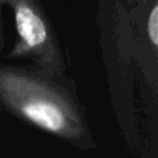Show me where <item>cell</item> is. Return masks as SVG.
<instances>
[{"mask_svg":"<svg viewBox=\"0 0 158 158\" xmlns=\"http://www.w3.org/2000/svg\"><path fill=\"white\" fill-rule=\"evenodd\" d=\"M0 107L68 146L96 147L77 85L67 75L54 77L29 64H0Z\"/></svg>","mask_w":158,"mask_h":158,"instance_id":"cell-1","label":"cell"},{"mask_svg":"<svg viewBox=\"0 0 158 158\" xmlns=\"http://www.w3.org/2000/svg\"><path fill=\"white\" fill-rule=\"evenodd\" d=\"M4 4L13 11L18 38L6 57L28 60L29 65L54 77L67 75L60 40L42 3L36 0H6Z\"/></svg>","mask_w":158,"mask_h":158,"instance_id":"cell-2","label":"cell"},{"mask_svg":"<svg viewBox=\"0 0 158 158\" xmlns=\"http://www.w3.org/2000/svg\"><path fill=\"white\" fill-rule=\"evenodd\" d=\"M146 31H147L148 40L151 42V46L154 50H157L158 46V4L153 3L150 13L147 17V24H146Z\"/></svg>","mask_w":158,"mask_h":158,"instance_id":"cell-3","label":"cell"},{"mask_svg":"<svg viewBox=\"0 0 158 158\" xmlns=\"http://www.w3.org/2000/svg\"><path fill=\"white\" fill-rule=\"evenodd\" d=\"M3 6L4 2L0 0V53H2L3 47H4V33H3Z\"/></svg>","mask_w":158,"mask_h":158,"instance_id":"cell-4","label":"cell"},{"mask_svg":"<svg viewBox=\"0 0 158 158\" xmlns=\"http://www.w3.org/2000/svg\"><path fill=\"white\" fill-rule=\"evenodd\" d=\"M2 111H3V110H2V107H0V114H2Z\"/></svg>","mask_w":158,"mask_h":158,"instance_id":"cell-5","label":"cell"}]
</instances>
